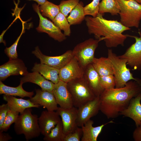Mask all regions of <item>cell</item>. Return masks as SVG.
<instances>
[{
	"label": "cell",
	"instance_id": "obj_24",
	"mask_svg": "<svg viewBox=\"0 0 141 141\" xmlns=\"http://www.w3.org/2000/svg\"><path fill=\"white\" fill-rule=\"evenodd\" d=\"M92 64L100 76L114 74L111 62L108 57H95Z\"/></svg>",
	"mask_w": 141,
	"mask_h": 141
},
{
	"label": "cell",
	"instance_id": "obj_19",
	"mask_svg": "<svg viewBox=\"0 0 141 141\" xmlns=\"http://www.w3.org/2000/svg\"><path fill=\"white\" fill-rule=\"evenodd\" d=\"M141 92L131 99L127 108L120 114L132 119L136 127L141 123Z\"/></svg>",
	"mask_w": 141,
	"mask_h": 141
},
{
	"label": "cell",
	"instance_id": "obj_26",
	"mask_svg": "<svg viewBox=\"0 0 141 141\" xmlns=\"http://www.w3.org/2000/svg\"><path fill=\"white\" fill-rule=\"evenodd\" d=\"M84 7L83 3L80 2L70 12L67 18L70 25L80 24L85 19Z\"/></svg>",
	"mask_w": 141,
	"mask_h": 141
},
{
	"label": "cell",
	"instance_id": "obj_22",
	"mask_svg": "<svg viewBox=\"0 0 141 141\" xmlns=\"http://www.w3.org/2000/svg\"><path fill=\"white\" fill-rule=\"evenodd\" d=\"M114 122L111 121L105 124L96 127H93V121L90 119L88 120L81 127L82 131L81 141H97L98 137L104 126Z\"/></svg>",
	"mask_w": 141,
	"mask_h": 141
},
{
	"label": "cell",
	"instance_id": "obj_38",
	"mask_svg": "<svg viewBox=\"0 0 141 141\" xmlns=\"http://www.w3.org/2000/svg\"><path fill=\"white\" fill-rule=\"evenodd\" d=\"M133 137L135 141H141V123L134 131Z\"/></svg>",
	"mask_w": 141,
	"mask_h": 141
},
{
	"label": "cell",
	"instance_id": "obj_36",
	"mask_svg": "<svg viewBox=\"0 0 141 141\" xmlns=\"http://www.w3.org/2000/svg\"><path fill=\"white\" fill-rule=\"evenodd\" d=\"M82 135L81 128L78 126L74 132L65 135L63 141H79Z\"/></svg>",
	"mask_w": 141,
	"mask_h": 141
},
{
	"label": "cell",
	"instance_id": "obj_2",
	"mask_svg": "<svg viewBox=\"0 0 141 141\" xmlns=\"http://www.w3.org/2000/svg\"><path fill=\"white\" fill-rule=\"evenodd\" d=\"M85 20L88 32L94 34L99 42L104 40L108 48L116 47L119 45H124L125 41L128 35L124 34L125 31L130 30L117 20H108L103 15L98 13L96 17L87 16Z\"/></svg>",
	"mask_w": 141,
	"mask_h": 141
},
{
	"label": "cell",
	"instance_id": "obj_10",
	"mask_svg": "<svg viewBox=\"0 0 141 141\" xmlns=\"http://www.w3.org/2000/svg\"><path fill=\"white\" fill-rule=\"evenodd\" d=\"M128 37L134 38L135 42L127 49L123 55L119 56L126 59L127 61V64L133 70L141 69V37L131 36Z\"/></svg>",
	"mask_w": 141,
	"mask_h": 141
},
{
	"label": "cell",
	"instance_id": "obj_23",
	"mask_svg": "<svg viewBox=\"0 0 141 141\" xmlns=\"http://www.w3.org/2000/svg\"><path fill=\"white\" fill-rule=\"evenodd\" d=\"M32 71L39 72L46 79L55 84L57 83L60 80V69L44 64L36 63Z\"/></svg>",
	"mask_w": 141,
	"mask_h": 141
},
{
	"label": "cell",
	"instance_id": "obj_7",
	"mask_svg": "<svg viewBox=\"0 0 141 141\" xmlns=\"http://www.w3.org/2000/svg\"><path fill=\"white\" fill-rule=\"evenodd\" d=\"M99 42L97 39L90 38L77 44L72 50L74 57L84 68L92 63Z\"/></svg>",
	"mask_w": 141,
	"mask_h": 141
},
{
	"label": "cell",
	"instance_id": "obj_8",
	"mask_svg": "<svg viewBox=\"0 0 141 141\" xmlns=\"http://www.w3.org/2000/svg\"><path fill=\"white\" fill-rule=\"evenodd\" d=\"M32 53L40 61L44 64L55 68L60 69L67 64L73 57L72 51H67L61 55L50 56L43 54L38 46L36 47Z\"/></svg>",
	"mask_w": 141,
	"mask_h": 141
},
{
	"label": "cell",
	"instance_id": "obj_34",
	"mask_svg": "<svg viewBox=\"0 0 141 141\" xmlns=\"http://www.w3.org/2000/svg\"><path fill=\"white\" fill-rule=\"evenodd\" d=\"M24 28L23 27L21 33L14 43L9 47H6L4 50V52L9 58V60H13L18 58L17 48L21 36L24 32Z\"/></svg>",
	"mask_w": 141,
	"mask_h": 141
},
{
	"label": "cell",
	"instance_id": "obj_35",
	"mask_svg": "<svg viewBox=\"0 0 141 141\" xmlns=\"http://www.w3.org/2000/svg\"><path fill=\"white\" fill-rule=\"evenodd\" d=\"M100 82L101 86L104 90L115 88V82L114 75L100 76Z\"/></svg>",
	"mask_w": 141,
	"mask_h": 141
},
{
	"label": "cell",
	"instance_id": "obj_18",
	"mask_svg": "<svg viewBox=\"0 0 141 141\" xmlns=\"http://www.w3.org/2000/svg\"><path fill=\"white\" fill-rule=\"evenodd\" d=\"M83 77L95 96H100L105 90L100 84V76L92 64L84 68Z\"/></svg>",
	"mask_w": 141,
	"mask_h": 141
},
{
	"label": "cell",
	"instance_id": "obj_1",
	"mask_svg": "<svg viewBox=\"0 0 141 141\" xmlns=\"http://www.w3.org/2000/svg\"><path fill=\"white\" fill-rule=\"evenodd\" d=\"M141 92V80L130 81L122 87L105 90L99 96L100 110L108 119L117 118Z\"/></svg>",
	"mask_w": 141,
	"mask_h": 141
},
{
	"label": "cell",
	"instance_id": "obj_29",
	"mask_svg": "<svg viewBox=\"0 0 141 141\" xmlns=\"http://www.w3.org/2000/svg\"><path fill=\"white\" fill-rule=\"evenodd\" d=\"M64 136L61 120L49 134L44 136L43 140L45 141H63Z\"/></svg>",
	"mask_w": 141,
	"mask_h": 141
},
{
	"label": "cell",
	"instance_id": "obj_16",
	"mask_svg": "<svg viewBox=\"0 0 141 141\" xmlns=\"http://www.w3.org/2000/svg\"><path fill=\"white\" fill-rule=\"evenodd\" d=\"M59 116L56 111H43L38 118L41 134L44 136L49 134L61 120Z\"/></svg>",
	"mask_w": 141,
	"mask_h": 141
},
{
	"label": "cell",
	"instance_id": "obj_13",
	"mask_svg": "<svg viewBox=\"0 0 141 141\" xmlns=\"http://www.w3.org/2000/svg\"><path fill=\"white\" fill-rule=\"evenodd\" d=\"M84 68L74 57L65 66L60 69V80L68 83L83 77Z\"/></svg>",
	"mask_w": 141,
	"mask_h": 141
},
{
	"label": "cell",
	"instance_id": "obj_15",
	"mask_svg": "<svg viewBox=\"0 0 141 141\" xmlns=\"http://www.w3.org/2000/svg\"><path fill=\"white\" fill-rule=\"evenodd\" d=\"M52 93L60 107L68 108L73 107L71 95L67 87V83L61 80L55 84Z\"/></svg>",
	"mask_w": 141,
	"mask_h": 141
},
{
	"label": "cell",
	"instance_id": "obj_33",
	"mask_svg": "<svg viewBox=\"0 0 141 141\" xmlns=\"http://www.w3.org/2000/svg\"><path fill=\"white\" fill-rule=\"evenodd\" d=\"M101 0H93L92 2L84 7L85 15L96 17L99 13V4Z\"/></svg>",
	"mask_w": 141,
	"mask_h": 141
},
{
	"label": "cell",
	"instance_id": "obj_25",
	"mask_svg": "<svg viewBox=\"0 0 141 141\" xmlns=\"http://www.w3.org/2000/svg\"><path fill=\"white\" fill-rule=\"evenodd\" d=\"M22 82L20 81L19 86L16 87H12L4 84L2 81H0V94L19 96L22 98L28 97L31 98L34 94L33 91L28 92L23 88Z\"/></svg>",
	"mask_w": 141,
	"mask_h": 141
},
{
	"label": "cell",
	"instance_id": "obj_5",
	"mask_svg": "<svg viewBox=\"0 0 141 141\" xmlns=\"http://www.w3.org/2000/svg\"><path fill=\"white\" fill-rule=\"evenodd\" d=\"M72 98L73 106L77 108L96 97L84 77L67 83Z\"/></svg>",
	"mask_w": 141,
	"mask_h": 141
},
{
	"label": "cell",
	"instance_id": "obj_43",
	"mask_svg": "<svg viewBox=\"0 0 141 141\" xmlns=\"http://www.w3.org/2000/svg\"><path fill=\"white\" fill-rule=\"evenodd\" d=\"M139 33L140 36V37H141V31L139 32Z\"/></svg>",
	"mask_w": 141,
	"mask_h": 141
},
{
	"label": "cell",
	"instance_id": "obj_4",
	"mask_svg": "<svg viewBox=\"0 0 141 141\" xmlns=\"http://www.w3.org/2000/svg\"><path fill=\"white\" fill-rule=\"evenodd\" d=\"M120 7V22L124 26L138 28L141 20V4L135 0H117Z\"/></svg>",
	"mask_w": 141,
	"mask_h": 141
},
{
	"label": "cell",
	"instance_id": "obj_44",
	"mask_svg": "<svg viewBox=\"0 0 141 141\" xmlns=\"http://www.w3.org/2000/svg\"></svg>",
	"mask_w": 141,
	"mask_h": 141
},
{
	"label": "cell",
	"instance_id": "obj_12",
	"mask_svg": "<svg viewBox=\"0 0 141 141\" xmlns=\"http://www.w3.org/2000/svg\"><path fill=\"white\" fill-rule=\"evenodd\" d=\"M28 72L27 68L22 60L18 58L9 60L0 66V81H4L11 75L24 76Z\"/></svg>",
	"mask_w": 141,
	"mask_h": 141
},
{
	"label": "cell",
	"instance_id": "obj_40",
	"mask_svg": "<svg viewBox=\"0 0 141 141\" xmlns=\"http://www.w3.org/2000/svg\"><path fill=\"white\" fill-rule=\"evenodd\" d=\"M7 29H8L5 30L3 31L0 36V43H3L5 46L6 45V43L5 41L3 39V37L5 32Z\"/></svg>",
	"mask_w": 141,
	"mask_h": 141
},
{
	"label": "cell",
	"instance_id": "obj_37",
	"mask_svg": "<svg viewBox=\"0 0 141 141\" xmlns=\"http://www.w3.org/2000/svg\"><path fill=\"white\" fill-rule=\"evenodd\" d=\"M10 108L7 103L0 106V129L1 128Z\"/></svg>",
	"mask_w": 141,
	"mask_h": 141
},
{
	"label": "cell",
	"instance_id": "obj_42",
	"mask_svg": "<svg viewBox=\"0 0 141 141\" xmlns=\"http://www.w3.org/2000/svg\"><path fill=\"white\" fill-rule=\"evenodd\" d=\"M137 2L141 4V0H135Z\"/></svg>",
	"mask_w": 141,
	"mask_h": 141
},
{
	"label": "cell",
	"instance_id": "obj_39",
	"mask_svg": "<svg viewBox=\"0 0 141 141\" xmlns=\"http://www.w3.org/2000/svg\"><path fill=\"white\" fill-rule=\"evenodd\" d=\"M12 138L9 134L0 132V141H8Z\"/></svg>",
	"mask_w": 141,
	"mask_h": 141
},
{
	"label": "cell",
	"instance_id": "obj_28",
	"mask_svg": "<svg viewBox=\"0 0 141 141\" xmlns=\"http://www.w3.org/2000/svg\"><path fill=\"white\" fill-rule=\"evenodd\" d=\"M42 15L49 18L52 21L60 12L59 5L47 1L39 7Z\"/></svg>",
	"mask_w": 141,
	"mask_h": 141
},
{
	"label": "cell",
	"instance_id": "obj_32",
	"mask_svg": "<svg viewBox=\"0 0 141 141\" xmlns=\"http://www.w3.org/2000/svg\"><path fill=\"white\" fill-rule=\"evenodd\" d=\"M19 113L11 110H8L0 132H6L9 128L11 125L15 123L19 115Z\"/></svg>",
	"mask_w": 141,
	"mask_h": 141
},
{
	"label": "cell",
	"instance_id": "obj_17",
	"mask_svg": "<svg viewBox=\"0 0 141 141\" xmlns=\"http://www.w3.org/2000/svg\"><path fill=\"white\" fill-rule=\"evenodd\" d=\"M35 91V95L30 99L32 103L43 106L49 111L56 110L58 104L52 92L39 89H36Z\"/></svg>",
	"mask_w": 141,
	"mask_h": 141
},
{
	"label": "cell",
	"instance_id": "obj_41",
	"mask_svg": "<svg viewBox=\"0 0 141 141\" xmlns=\"http://www.w3.org/2000/svg\"><path fill=\"white\" fill-rule=\"evenodd\" d=\"M33 0L36 2L38 4V5H42L45 3L47 1V0Z\"/></svg>",
	"mask_w": 141,
	"mask_h": 141
},
{
	"label": "cell",
	"instance_id": "obj_20",
	"mask_svg": "<svg viewBox=\"0 0 141 141\" xmlns=\"http://www.w3.org/2000/svg\"><path fill=\"white\" fill-rule=\"evenodd\" d=\"M3 99L6 101L10 109L13 111L19 112L20 114L28 108H38L40 106L35 104L30 100L18 98L12 96L4 95Z\"/></svg>",
	"mask_w": 141,
	"mask_h": 141
},
{
	"label": "cell",
	"instance_id": "obj_3",
	"mask_svg": "<svg viewBox=\"0 0 141 141\" xmlns=\"http://www.w3.org/2000/svg\"><path fill=\"white\" fill-rule=\"evenodd\" d=\"M32 112V108L26 109L19 115L14 126L16 133L23 134L27 141L39 137L41 134L38 116Z\"/></svg>",
	"mask_w": 141,
	"mask_h": 141
},
{
	"label": "cell",
	"instance_id": "obj_30",
	"mask_svg": "<svg viewBox=\"0 0 141 141\" xmlns=\"http://www.w3.org/2000/svg\"><path fill=\"white\" fill-rule=\"evenodd\" d=\"M61 30L64 32L66 36H69L71 34L70 25L66 17L60 12L52 21Z\"/></svg>",
	"mask_w": 141,
	"mask_h": 141
},
{
	"label": "cell",
	"instance_id": "obj_9",
	"mask_svg": "<svg viewBox=\"0 0 141 141\" xmlns=\"http://www.w3.org/2000/svg\"><path fill=\"white\" fill-rule=\"evenodd\" d=\"M34 10L39 18V25L36 28L39 32H45L55 40L60 42L65 40L66 37L61 30L53 22L43 16L40 13L38 5L35 4L33 5Z\"/></svg>",
	"mask_w": 141,
	"mask_h": 141
},
{
	"label": "cell",
	"instance_id": "obj_27",
	"mask_svg": "<svg viewBox=\"0 0 141 141\" xmlns=\"http://www.w3.org/2000/svg\"><path fill=\"white\" fill-rule=\"evenodd\" d=\"M120 7L117 0H102L99 4V13L103 14L106 13L111 15L119 14Z\"/></svg>",
	"mask_w": 141,
	"mask_h": 141
},
{
	"label": "cell",
	"instance_id": "obj_6",
	"mask_svg": "<svg viewBox=\"0 0 141 141\" xmlns=\"http://www.w3.org/2000/svg\"><path fill=\"white\" fill-rule=\"evenodd\" d=\"M108 57L111 62L115 82V88L125 86L131 80L139 81L140 79L134 78L130 70L127 67L126 59L120 57L113 53L111 49L108 50Z\"/></svg>",
	"mask_w": 141,
	"mask_h": 141
},
{
	"label": "cell",
	"instance_id": "obj_21",
	"mask_svg": "<svg viewBox=\"0 0 141 141\" xmlns=\"http://www.w3.org/2000/svg\"><path fill=\"white\" fill-rule=\"evenodd\" d=\"M23 83L30 82L39 86L42 90L52 92L55 84L45 78L39 73L33 72H28L20 79Z\"/></svg>",
	"mask_w": 141,
	"mask_h": 141
},
{
	"label": "cell",
	"instance_id": "obj_11",
	"mask_svg": "<svg viewBox=\"0 0 141 141\" xmlns=\"http://www.w3.org/2000/svg\"><path fill=\"white\" fill-rule=\"evenodd\" d=\"M99 96L96 97L78 108L77 120L78 126L81 127L91 118L98 113L100 108Z\"/></svg>",
	"mask_w": 141,
	"mask_h": 141
},
{
	"label": "cell",
	"instance_id": "obj_31",
	"mask_svg": "<svg viewBox=\"0 0 141 141\" xmlns=\"http://www.w3.org/2000/svg\"><path fill=\"white\" fill-rule=\"evenodd\" d=\"M79 3V0H62L58 5L60 11L67 17Z\"/></svg>",
	"mask_w": 141,
	"mask_h": 141
},
{
	"label": "cell",
	"instance_id": "obj_14",
	"mask_svg": "<svg viewBox=\"0 0 141 141\" xmlns=\"http://www.w3.org/2000/svg\"><path fill=\"white\" fill-rule=\"evenodd\" d=\"M56 111L61 118L64 135L74 132L78 127L77 123L78 108L74 106L68 108L60 107Z\"/></svg>",
	"mask_w": 141,
	"mask_h": 141
}]
</instances>
